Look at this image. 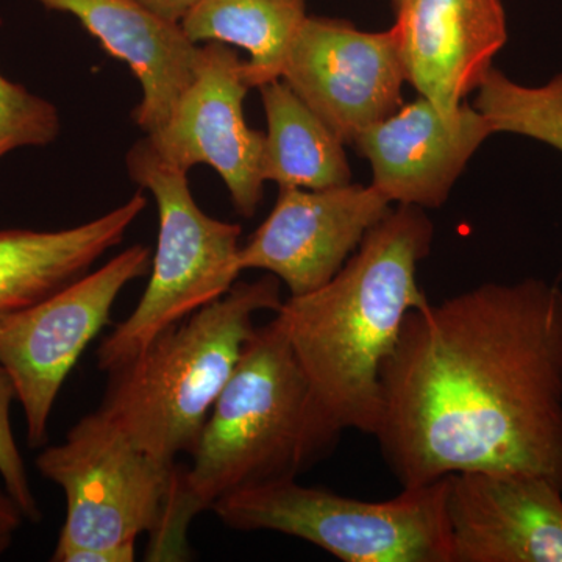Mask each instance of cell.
Returning a JSON list of instances; mask_svg holds the SVG:
<instances>
[{
  "instance_id": "1",
  "label": "cell",
  "mask_w": 562,
  "mask_h": 562,
  "mask_svg": "<svg viewBox=\"0 0 562 562\" xmlns=\"http://www.w3.org/2000/svg\"><path fill=\"white\" fill-rule=\"evenodd\" d=\"M380 384L373 436L402 487L495 471L543 476L562 490L557 283H484L414 310Z\"/></svg>"
},
{
  "instance_id": "2",
  "label": "cell",
  "mask_w": 562,
  "mask_h": 562,
  "mask_svg": "<svg viewBox=\"0 0 562 562\" xmlns=\"http://www.w3.org/2000/svg\"><path fill=\"white\" fill-rule=\"evenodd\" d=\"M344 430L317 401L277 316L255 328L195 443L176 464L146 561L190 558L188 530L222 498L297 480L338 446Z\"/></svg>"
},
{
  "instance_id": "3",
  "label": "cell",
  "mask_w": 562,
  "mask_h": 562,
  "mask_svg": "<svg viewBox=\"0 0 562 562\" xmlns=\"http://www.w3.org/2000/svg\"><path fill=\"white\" fill-rule=\"evenodd\" d=\"M432 236L419 206L391 209L327 284L288 297L276 313L317 401L344 431L379 428L384 361L405 317L430 303L417 268Z\"/></svg>"
},
{
  "instance_id": "4",
  "label": "cell",
  "mask_w": 562,
  "mask_h": 562,
  "mask_svg": "<svg viewBox=\"0 0 562 562\" xmlns=\"http://www.w3.org/2000/svg\"><path fill=\"white\" fill-rule=\"evenodd\" d=\"M281 281H236L227 294L162 331L138 357L109 372L99 412L165 464L191 454L258 313L280 310Z\"/></svg>"
},
{
  "instance_id": "5",
  "label": "cell",
  "mask_w": 562,
  "mask_h": 562,
  "mask_svg": "<svg viewBox=\"0 0 562 562\" xmlns=\"http://www.w3.org/2000/svg\"><path fill=\"white\" fill-rule=\"evenodd\" d=\"M128 176L154 195L157 249L150 279L136 308L98 349L99 371L109 373L138 357L162 331L216 302L235 286L241 268L243 227L214 220L192 198L188 172L162 160L146 138L125 155Z\"/></svg>"
},
{
  "instance_id": "6",
  "label": "cell",
  "mask_w": 562,
  "mask_h": 562,
  "mask_svg": "<svg viewBox=\"0 0 562 562\" xmlns=\"http://www.w3.org/2000/svg\"><path fill=\"white\" fill-rule=\"evenodd\" d=\"M211 512L232 530L281 532L344 562H452L447 476L384 502L283 480L233 492Z\"/></svg>"
},
{
  "instance_id": "7",
  "label": "cell",
  "mask_w": 562,
  "mask_h": 562,
  "mask_svg": "<svg viewBox=\"0 0 562 562\" xmlns=\"http://www.w3.org/2000/svg\"><path fill=\"white\" fill-rule=\"evenodd\" d=\"M36 469L66 497L54 562L136 546L160 524L176 464L143 452L99 409L81 417L65 441L36 458Z\"/></svg>"
},
{
  "instance_id": "8",
  "label": "cell",
  "mask_w": 562,
  "mask_h": 562,
  "mask_svg": "<svg viewBox=\"0 0 562 562\" xmlns=\"http://www.w3.org/2000/svg\"><path fill=\"white\" fill-rule=\"evenodd\" d=\"M154 251L133 244L98 271L35 305L0 314V366L16 387L31 447L46 442L52 409L124 288L150 272Z\"/></svg>"
},
{
  "instance_id": "9",
  "label": "cell",
  "mask_w": 562,
  "mask_h": 562,
  "mask_svg": "<svg viewBox=\"0 0 562 562\" xmlns=\"http://www.w3.org/2000/svg\"><path fill=\"white\" fill-rule=\"evenodd\" d=\"M281 80L321 117L344 146L403 105L406 81L397 33L306 16Z\"/></svg>"
},
{
  "instance_id": "10",
  "label": "cell",
  "mask_w": 562,
  "mask_h": 562,
  "mask_svg": "<svg viewBox=\"0 0 562 562\" xmlns=\"http://www.w3.org/2000/svg\"><path fill=\"white\" fill-rule=\"evenodd\" d=\"M244 63L227 44H202L194 80L168 122L146 136L162 160L183 171L213 168L227 187L233 209L250 220L265 195V133L249 127L244 117L250 91Z\"/></svg>"
},
{
  "instance_id": "11",
  "label": "cell",
  "mask_w": 562,
  "mask_h": 562,
  "mask_svg": "<svg viewBox=\"0 0 562 562\" xmlns=\"http://www.w3.org/2000/svg\"><path fill=\"white\" fill-rule=\"evenodd\" d=\"M390 210V199L373 184L280 190L269 216L239 249V268L271 273L290 297L310 294L341 271Z\"/></svg>"
},
{
  "instance_id": "12",
  "label": "cell",
  "mask_w": 562,
  "mask_h": 562,
  "mask_svg": "<svg viewBox=\"0 0 562 562\" xmlns=\"http://www.w3.org/2000/svg\"><path fill=\"white\" fill-rule=\"evenodd\" d=\"M452 562H562V490L543 476H447Z\"/></svg>"
},
{
  "instance_id": "13",
  "label": "cell",
  "mask_w": 562,
  "mask_h": 562,
  "mask_svg": "<svg viewBox=\"0 0 562 562\" xmlns=\"http://www.w3.org/2000/svg\"><path fill=\"white\" fill-rule=\"evenodd\" d=\"M492 135L491 122L475 106L464 102L446 113L420 95L362 132L353 146L371 162V184L391 203L441 209Z\"/></svg>"
},
{
  "instance_id": "14",
  "label": "cell",
  "mask_w": 562,
  "mask_h": 562,
  "mask_svg": "<svg viewBox=\"0 0 562 562\" xmlns=\"http://www.w3.org/2000/svg\"><path fill=\"white\" fill-rule=\"evenodd\" d=\"M395 11L406 81L439 110L460 109L508 41L502 0H398Z\"/></svg>"
},
{
  "instance_id": "15",
  "label": "cell",
  "mask_w": 562,
  "mask_h": 562,
  "mask_svg": "<svg viewBox=\"0 0 562 562\" xmlns=\"http://www.w3.org/2000/svg\"><path fill=\"white\" fill-rule=\"evenodd\" d=\"M35 2L76 18L110 57L131 68L143 90V99L132 111L133 121L146 135L160 131L194 80L201 50L181 24L162 20L135 0Z\"/></svg>"
},
{
  "instance_id": "16",
  "label": "cell",
  "mask_w": 562,
  "mask_h": 562,
  "mask_svg": "<svg viewBox=\"0 0 562 562\" xmlns=\"http://www.w3.org/2000/svg\"><path fill=\"white\" fill-rule=\"evenodd\" d=\"M146 206V195L139 191L77 227L0 231V314L35 305L87 276L106 251L120 246Z\"/></svg>"
},
{
  "instance_id": "17",
  "label": "cell",
  "mask_w": 562,
  "mask_h": 562,
  "mask_svg": "<svg viewBox=\"0 0 562 562\" xmlns=\"http://www.w3.org/2000/svg\"><path fill=\"white\" fill-rule=\"evenodd\" d=\"M268 132L262 179L280 190H325L351 183L344 144L283 80L258 88Z\"/></svg>"
},
{
  "instance_id": "18",
  "label": "cell",
  "mask_w": 562,
  "mask_h": 562,
  "mask_svg": "<svg viewBox=\"0 0 562 562\" xmlns=\"http://www.w3.org/2000/svg\"><path fill=\"white\" fill-rule=\"evenodd\" d=\"M306 16V0H201L180 24L199 46L222 43L247 50L244 76L250 90H258L281 79Z\"/></svg>"
},
{
  "instance_id": "19",
  "label": "cell",
  "mask_w": 562,
  "mask_h": 562,
  "mask_svg": "<svg viewBox=\"0 0 562 562\" xmlns=\"http://www.w3.org/2000/svg\"><path fill=\"white\" fill-rule=\"evenodd\" d=\"M475 106L494 133H512L562 154V72L539 87L520 85L492 68L476 90Z\"/></svg>"
},
{
  "instance_id": "20",
  "label": "cell",
  "mask_w": 562,
  "mask_h": 562,
  "mask_svg": "<svg viewBox=\"0 0 562 562\" xmlns=\"http://www.w3.org/2000/svg\"><path fill=\"white\" fill-rule=\"evenodd\" d=\"M61 133L60 111L0 74V160L22 147H46Z\"/></svg>"
},
{
  "instance_id": "21",
  "label": "cell",
  "mask_w": 562,
  "mask_h": 562,
  "mask_svg": "<svg viewBox=\"0 0 562 562\" xmlns=\"http://www.w3.org/2000/svg\"><path fill=\"white\" fill-rule=\"evenodd\" d=\"M16 401V387L9 372L0 366V482L20 506L25 520L40 522L38 501L29 480L27 468L11 427V405Z\"/></svg>"
},
{
  "instance_id": "22",
  "label": "cell",
  "mask_w": 562,
  "mask_h": 562,
  "mask_svg": "<svg viewBox=\"0 0 562 562\" xmlns=\"http://www.w3.org/2000/svg\"><path fill=\"white\" fill-rule=\"evenodd\" d=\"M24 522L25 517L20 506L0 482V557L9 552L10 547L13 546L14 536Z\"/></svg>"
},
{
  "instance_id": "23",
  "label": "cell",
  "mask_w": 562,
  "mask_h": 562,
  "mask_svg": "<svg viewBox=\"0 0 562 562\" xmlns=\"http://www.w3.org/2000/svg\"><path fill=\"white\" fill-rule=\"evenodd\" d=\"M135 2L143 5L144 9L150 10L151 13L157 14V16L162 18V20L179 22L180 24V22L184 20V16H187L201 0H135Z\"/></svg>"
},
{
  "instance_id": "24",
  "label": "cell",
  "mask_w": 562,
  "mask_h": 562,
  "mask_svg": "<svg viewBox=\"0 0 562 562\" xmlns=\"http://www.w3.org/2000/svg\"><path fill=\"white\" fill-rule=\"evenodd\" d=\"M391 2H392V5H394V7H395V3H397V2H398V0H391Z\"/></svg>"
}]
</instances>
